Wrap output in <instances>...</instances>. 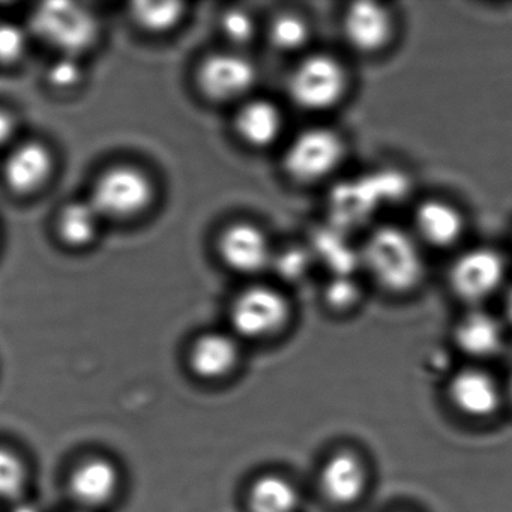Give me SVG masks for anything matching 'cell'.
<instances>
[{"label":"cell","mask_w":512,"mask_h":512,"mask_svg":"<svg viewBox=\"0 0 512 512\" xmlns=\"http://www.w3.org/2000/svg\"><path fill=\"white\" fill-rule=\"evenodd\" d=\"M283 124L281 110L268 100L248 101L235 118L236 133L253 148L271 146L280 137Z\"/></svg>","instance_id":"obj_14"},{"label":"cell","mask_w":512,"mask_h":512,"mask_svg":"<svg viewBox=\"0 0 512 512\" xmlns=\"http://www.w3.org/2000/svg\"><path fill=\"white\" fill-rule=\"evenodd\" d=\"M218 247L226 265L241 274H256L271 262L268 238L259 227L250 223L227 227Z\"/></svg>","instance_id":"obj_9"},{"label":"cell","mask_w":512,"mask_h":512,"mask_svg":"<svg viewBox=\"0 0 512 512\" xmlns=\"http://www.w3.org/2000/svg\"><path fill=\"white\" fill-rule=\"evenodd\" d=\"M35 34L67 56L88 49L95 40L97 25L89 11L76 4H46L32 19Z\"/></svg>","instance_id":"obj_4"},{"label":"cell","mask_w":512,"mask_h":512,"mask_svg":"<svg viewBox=\"0 0 512 512\" xmlns=\"http://www.w3.org/2000/svg\"><path fill=\"white\" fill-rule=\"evenodd\" d=\"M415 227L427 244L445 248L461 238L464 220L461 212L451 203L427 200L416 209Z\"/></svg>","instance_id":"obj_13"},{"label":"cell","mask_w":512,"mask_h":512,"mask_svg":"<svg viewBox=\"0 0 512 512\" xmlns=\"http://www.w3.org/2000/svg\"><path fill=\"white\" fill-rule=\"evenodd\" d=\"M13 134V119L4 110H0V145L7 142Z\"/></svg>","instance_id":"obj_27"},{"label":"cell","mask_w":512,"mask_h":512,"mask_svg":"<svg viewBox=\"0 0 512 512\" xmlns=\"http://www.w3.org/2000/svg\"><path fill=\"white\" fill-rule=\"evenodd\" d=\"M238 347L224 334H206L194 343L191 350V367L197 376L217 379L235 367Z\"/></svg>","instance_id":"obj_17"},{"label":"cell","mask_w":512,"mask_h":512,"mask_svg":"<svg viewBox=\"0 0 512 512\" xmlns=\"http://www.w3.org/2000/svg\"><path fill=\"white\" fill-rule=\"evenodd\" d=\"M392 29L394 25L389 11L374 2L353 4L343 20L347 43L361 53H376L386 47Z\"/></svg>","instance_id":"obj_10"},{"label":"cell","mask_w":512,"mask_h":512,"mask_svg":"<svg viewBox=\"0 0 512 512\" xmlns=\"http://www.w3.org/2000/svg\"><path fill=\"white\" fill-rule=\"evenodd\" d=\"M509 394H511V400H512V377H511V382H509Z\"/></svg>","instance_id":"obj_30"},{"label":"cell","mask_w":512,"mask_h":512,"mask_svg":"<svg viewBox=\"0 0 512 512\" xmlns=\"http://www.w3.org/2000/svg\"><path fill=\"white\" fill-rule=\"evenodd\" d=\"M298 503V491L280 476H263L251 488L250 505L253 512H295Z\"/></svg>","instance_id":"obj_19"},{"label":"cell","mask_w":512,"mask_h":512,"mask_svg":"<svg viewBox=\"0 0 512 512\" xmlns=\"http://www.w3.org/2000/svg\"><path fill=\"white\" fill-rule=\"evenodd\" d=\"M133 16L149 31H166L182 16V5L178 2H140L133 7Z\"/></svg>","instance_id":"obj_22"},{"label":"cell","mask_w":512,"mask_h":512,"mask_svg":"<svg viewBox=\"0 0 512 512\" xmlns=\"http://www.w3.org/2000/svg\"><path fill=\"white\" fill-rule=\"evenodd\" d=\"M10 512H40V509L34 503L23 502L14 505Z\"/></svg>","instance_id":"obj_28"},{"label":"cell","mask_w":512,"mask_h":512,"mask_svg":"<svg viewBox=\"0 0 512 512\" xmlns=\"http://www.w3.org/2000/svg\"><path fill=\"white\" fill-rule=\"evenodd\" d=\"M26 38L14 25H0V62H14L25 52Z\"/></svg>","instance_id":"obj_25"},{"label":"cell","mask_w":512,"mask_h":512,"mask_svg":"<svg viewBox=\"0 0 512 512\" xmlns=\"http://www.w3.org/2000/svg\"><path fill=\"white\" fill-rule=\"evenodd\" d=\"M257 71L244 56L218 53L203 62L199 71L202 91L215 101H232L244 97L254 83Z\"/></svg>","instance_id":"obj_8"},{"label":"cell","mask_w":512,"mask_h":512,"mask_svg":"<svg viewBox=\"0 0 512 512\" xmlns=\"http://www.w3.org/2000/svg\"><path fill=\"white\" fill-rule=\"evenodd\" d=\"M506 314L512 322V290L509 292L508 299H506Z\"/></svg>","instance_id":"obj_29"},{"label":"cell","mask_w":512,"mask_h":512,"mask_svg":"<svg viewBox=\"0 0 512 512\" xmlns=\"http://www.w3.org/2000/svg\"><path fill=\"white\" fill-rule=\"evenodd\" d=\"M52 169V157L44 146L28 143L20 146L5 167L8 184L20 193L37 190Z\"/></svg>","instance_id":"obj_16"},{"label":"cell","mask_w":512,"mask_h":512,"mask_svg":"<svg viewBox=\"0 0 512 512\" xmlns=\"http://www.w3.org/2000/svg\"><path fill=\"white\" fill-rule=\"evenodd\" d=\"M71 493L83 506L97 508L115 496L119 485L115 464L104 458H91L80 464L71 476Z\"/></svg>","instance_id":"obj_12"},{"label":"cell","mask_w":512,"mask_h":512,"mask_svg":"<svg viewBox=\"0 0 512 512\" xmlns=\"http://www.w3.org/2000/svg\"><path fill=\"white\" fill-rule=\"evenodd\" d=\"M26 482L22 460L14 452L0 448V499H19Z\"/></svg>","instance_id":"obj_23"},{"label":"cell","mask_w":512,"mask_h":512,"mask_svg":"<svg viewBox=\"0 0 512 512\" xmlns=\"http://www.w3.org/2000/svg\"><path fill=\"white\" fill-rule=\"evenodd\" d=\"M151 196V184L143 173L119 167L100 179L91 202L101 217H127L142 211Z\"/></svg>","instance_id":"obj_7"},{"label":"cell","mask_w":512,"mask_h":512,"mask_svg":"<svg viewBox=\"0 0 512 512\" xmlns=\"http://www.w3.org/2000/svg\"><path fill=\"white\" fill-rule=\"evenodd\" d=\"M101 214L92 202L68 205L59 220V229L65 241L74 245L86 244L95 236Z\"/></svg>","instance_id":"obj_20"},{"label":"cell","mask_w":512,"mask_h":512,"mask_svg":"<svg viewBox=\"0 0 512 512\" xmlns=\"http://www.w3.org/2000/svg\"><path fill=\"white\" fill-rule=\"evenodd\" d=\"M505 277L500 254L488 248L466 251L455 260L449 274L452 290L464 301H482L493 295Z\"/></svg>","instance_id":"obj_6"},{"label":"cell","mask_w":512,"mask_h":512,"mask_svg":"<svg viewBox=\"0 0 512 512\" xmlns=\"http://www.w3.org/2000/svg\"><path fill=\"white\" fill-rule=\"evenodd\" d=\"M347 88L343 65L328 55H313L293 70L289 80L290 98L301 109L328 110L340 103Z\"/></svg>","instance_id":"obj_2"},{"label":"cell","mask_w":512,"mask_h":512,"mask_svg":"<svg viewBox=\"0 0 512 512\" xmlns=\"http://www.w3.org/2000/svg\"><path fill=\"white\" fill-rule=\"evenodd\" d=\"M365 469L352 452H338L326 461L320 476L323 493L331 502L349 505L364 493Z\"/></svg>","instance_id":"obj_11"},{"label":"cell","mask_w":512,"mask_h":512,"mask_svg":"<svg viewBox=\"0 0 512 512\" xmlns=\"http://www.w3.org/2000/svg\"><path fill=\"white\" fill-rule=\"evenodd\" d=\"M344 157L341 137L329 128L302 131L293 139L283 158L284 170L298 182H317L331 175Z\"/></svg>","instance_id":"obj_3"},{"label":"cell","mask_w":512,"mask_h":512,"mask_svg":"<svg viewBox=\"0 0 512 512\" xmlns=\"http://www.w3.org/2000/svg\"><path fill=\"white\" fill-rule=\"evenodd\" d=\"M449 394L461 412L476 418L491 415L499 404L496 383L484 371H461L452 379Z\"/></svg>","instance_id":"obj_15"},{"label":"cell","mask_w":512,"mask_h":512,"mask_svg":"<svg viewBox=\"0 0 512 512\" xmlns=\"http://www.w3.org/2000/svg\"><path fill=\"white\" fill-rule=\"evenodd\" d=\"M289 319L286 299L272 287L253 286L239 293L230 310L233 328L242 337L263 338L275 334Z\"/></svg>","instance_id":"obj_5"},{"label":"cell","mask_w":512,"mask_h":512,"mask_svg":"<svg viewBox=\"0 0 512 512\" xmlns=\"http://www.w3.org/2000/svg\"><path fill=\"white\" fill-rule=\"evenodd\" d=\"M79 76V65L74 61L73 56H67V58L56 62L49 71L50 82L55 86H59V88L73 86L77 79H79Z\"/></svg>","instance_id":"obj_26"},{"label":"cell","mask_w":512,"mask_h":512,"mask_svg":"<svg viewBox=\"0 0 512 512\" xmlns=\"http://www.w3.org/2000/svg\"><path fill=\"white\" fill-rule=\"evenodd\" d=\"M362 259L374 280L389 292H409L424 277L421 251L400 227L374 230L365 241Z\"/></svg>","instance_id":"obj_1"},{"label":"cell","mask_w":512,"mask_h":512,"mask_svg":"<svg viewBox=\"0 0 512 512\" xmlns=\"http://www.w3.org/2000/svg\"><path fill=\"white\" fill-rule=\"evenodd\" d=\"M455 341L467 355L485 358L494 355L502 346V329L490 314L473 311L458 323Z\"/></svg>","instance_id":"obj_18"},{"label":"cell","mask_w":512,"mask_h":512,"mask_svg":"<svg viewBox=\"0 0 512 512\" xmlns=\"http://www.w3.org/2000/svg\"><path fill=\"white\" fill-rule=\"evenodd\" d=\"M221 26L226 37L235 44H247L248 41L253 40L254 31H256L253 17L242 10L227 11Z\"/></svg>","instance_id":"obj_24"},{"label":"cell","mask_w":512,"mask_h":512,"mask_svg":"<svg viewBox=\"0 0 512 512\" xmlns=\"http://www.w3.org/2000/svg\"><path fill=\"white\" fill-rule=\"evenodd\" d=\"M310 38L308 23L301 16L292 13L275 17L269 28V40L281 52H295L302 49Z\"/></svg>","instance_id":"obj_21"}]
</instances>
